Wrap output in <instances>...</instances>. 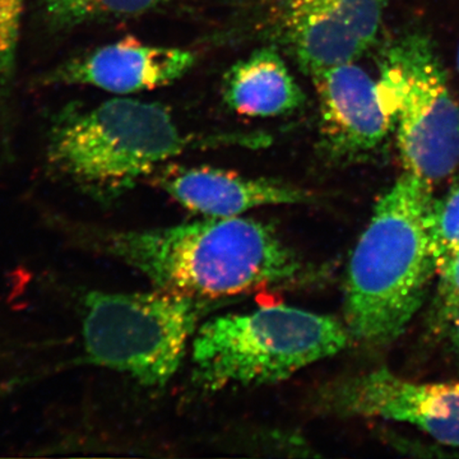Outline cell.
<instances>
[{"label": "cell", "mask_w": 459, "mask_h": 459, "mask_svg": "<svg viewBox=\"0 0 459 459\" xmlns=\"http://www.w3.org/2000/svg\"><path fill=\"white\" fill-rule=\"evenodd\" d=\"M25 3L26 0H0V126L3 144L8 142L9 111Z\"/></svg>", "instance_id": "4fadbf2b"}, {"label": "cell", "mask_w": 459, "mask_h": 459, "mask_svg": "<svg viewBox=\"0 0 459 459\" xmlns=\"http://www.w3.org/2000/svg\"><path fill=\"white\" fill-rule=\"evenodd\" d=\"M223 102L252 117H277L303 107L305 95L283 57L271 48L256 50L226 72Z\"/></svg>", "instance_id": "7c38bea8"}, {"label": "cell", "mask_w": 459, "mask_h": 459, "mask_svg": "<svg viewBox=\"0 0 459 459\" xmlns=\"http://www.w3.org/2000/svg\"><path fill=\"white\" fill-rule=\"evenodd\" d=\"M457 69L459 72V48H458V53H457Z\"/></svg>", "instance_id": "d6986e66"}, {"label": "cell", "mask_w": 459, "mask_h": 459, "mask_svg": "<svg viewBox=\"0 0 459 459\" xmlns=\"http://www.w3.org/2000/svg\"><path fill=\"white\" fill-rule=\"evenodd\" d=\"M48 13L59 23H71L91 16L92 0H45Z\"/></svg>", "instance_id": "e0dca14e"}, {"label": "cell", "mask_w": 459, "mask_h": 459, "mask_svg": "<svg viewBox=\"0 0 459 459\" xmlns=\"http://www.w3.org/2000/svg\"><path fill=\"white\" fill-rule=\"evenodd\" d=\"M389 0H280L279 25L305 74L356 62L373 47Z\"/></svg>", "instance_id": "ba28073f"}, {"label": "cell", "mask_w": 459, "mask_h": 459, "mask_svg": "<svg viewBox=\"0 0 459 459\" xmlns=\"http://www.w3.org/2000/svg\"><path fill=\"white\" fill-rule=\"evenodd\" d=\"M195 63L192 51L126 38L63 63L42 75L39 83L83 84L128 95L175 82L188 74Z\"/></svg>", "instance_id": "30bf717a"}, {"label": "cell", "mask_w": 459, "mask_h": 459, "mask_svg": "<svg viewBox=\"0 0 459 459\" xmlns=\"http://www.w3.org/2000/svg\"><path fill=\"white\" fill-rule=\"evenodd\" d=\"M172 199L204 217H238L259 207L309 204L307 190L268 178H249L212 168L179 169L160 179Z\"/></svg>", "instance_id": "8fae6325"}, {"label": "cell", "mask_w": 459, "mask_h": 459, "mask_svg": "<svg viewBox=\"0 0 459 459\" xmlns=\"http://www.w3.org/2000/svg\"><path fill=\"white\" fill-rule=\"evenodd\" d=\"M312 407L337 418L404 422L444 446H459V382L419 383L371 370L320 385Z\"/></svg>", "instance_id": "52a82bcc"}, {"label": "cell", "mask_w": 459, "mask_h": 459, "mask_svg": "<svg viewBox=\"0 0 459 459\" xmlns=\"http://www.w3.org/2000/svg\"><path fill=\"white\" fill-rule=\"evenodd\" d=\"M188 144L164 105L117 98L60 114L45 157L51 174L102 201L132 188Z\"/></svg>", "instance_id": "3957f363"}, {"label": "cell", "mask_w": 459, "mask_h": 459, "mask_svg": "<svg viewBox=\"0 0 459 459\" xmlns=\"http://www.w3.org/2000/svg\"><path fill=\"white\" fill-rule=\"evenodd\" d=\"M437 316H439L443 327L446 329L453 350L459 356V303L455 305L448 312L439 314Z\"/></svg>", "instance_id": "ac0fdd59"}, {"label": "cell", "mask_w": 459, "mask_h": 459, "mask_svg": "<svg viewBox=\"0 0 459 459\" xmlns=\"http://www.w3.org/2000/svg\"><path fill=\"white\" fill-rule=\"evenodd\" d=\"M340 320L271 305L207 320L193 341L195 380L204 389L272 385L349 344Z\"/></svg>", "instance_id": "277c9868"}, {"label": "cell", "mask_w": 459, "mask_h": 459, "mask_svg": "<svg viewBox=\"0 0 459 459\" xmlns=\"http://www.w3.org/2000/svg\"><path fill=\"white\" fill-rule=\"evenodd\" d=\"M213 303L160 289L87 292L82 299L84 361L161 388L179 369L189 338Z\"/></svg>", "instance_id": "5b68a950"}, {"label": "cell", "mask_w": 459, "mask_h": 459, "mask_svg": "<svg viewBox=\"0 0 459 459\" xmlns=\"http://www.w3.org/2000/svg\"><path fill=\"white\" fill-rule=\"evenodd\" d=\"M312 80L318 98L320 147L328 159L353 162L376 153L391 132L377 82L355 62L331 66Z\"/></svg>", "instance_id": "9c48e42d"}, {"label": "cell", "mask_w": 459, "mask_h": 459, "mask_svg": "<svg viewBox=\"0 0 459 459\" xmlns=\"http://www.w3.org/2000/svg\"><path fill=\"white\" fill-rule=\"evenodd\" d=\"M162 0H92V14H108V16H137L155 8Z\"/></svg>", "instance_id": "2e32d148"}, {"label": "cell", "mask_w": 459, "mask_h": 459, "mask_svg": "<svg viewBox=\"0 0 459 459\" xmlns=\"http://www.w3.org/2000/svg\"><path fill=\"white\" fill-rule=\"evenodd\" d=\"M433 190L403 172L377 202L347 272L344 316L355 342H394L424 304L437 273L428 231Z\"/></svg>", "instance_id": "7a4b0ae2"}, {"label": "cell", "mask_w": 459, "mask_h": 459, "mask_svg": "<svg viewBox=\"0 0 459 459\" xmlns=\"http://www.w3.org/2000/svg\"><path fill=\"white\" fill-rule=\"evenodd\" d=\"M380 102L395 132L404 172L430 186L459 168V107L433 41L395 39L380 63Z\"/></svg>", "instance_id": "8992f818"}, {"label": "cell", "mask_w": 459, "mask_h": 459, "mask_svg": "<svg viewBox=\"0 0 459 459\" xmlns=\"http://www.w3.org/2000/svg\"><path fill=\"white\" fill-rule=\"evenodd\" d=\"M439 287H437V316L448 312L459 303V252L451 261L437 272Z\"/></svg>", "instance_id": "9a60e30c"}, {"label": "cell", "mask_w": 459, "mask_h": 459, "mask_svg": "<svg viewBox=\"0 0 459 459\" xmlns=\"http://www.w3.org/2000/svg\"><path fill=\"white\" fill-rule=\"evenodd\" d=\"M49 223L75 243L131 265L157 289L205 300L309 285L320 277L276 230L246 217H204L146 230L89 228L56 216Z\"/></svg>", "instance_id": "6da1fadb"}, {"label": "cell", "mask_w": 459, "mask_h": 459, "mask_svg": "<svg viewBox=\"0 0 459 459\" xmlns=\"http://www.w3.org/2000/svg\"><path fill=\"white\" fill-rule=\"evenodd\" d=\"M428 231L437 274L459 252V171L448 192L442 198L433 199L428 213Z\"/></svg>", "instance_id": "5bb4252c"}]
</instances>
